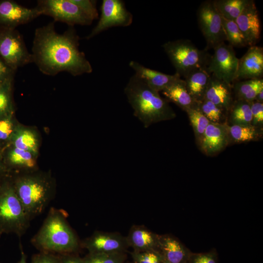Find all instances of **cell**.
Returning a JSON list of instances; mask_svg holds the SVG:
<instances>
[{
	"label": "cell",
	"instance_id": "cell-1",
	"mask_svg": "<svg viewBox=\"0 0 263 263\" xmlns=\"http://www.w3.org/2000/svg\"><path fill=\"white\" fill-rule=\"evenodd\" d=\"M79 40L73 26L62 34L56 31L54 21L38 28L33 42V61L48 75L63 71L73 76L91 73V63L79 49Z\"/></svg>",
	"mask_w": 263,
	"mask_h": 263
},
{
	"label": "cell",
	"instance_id": "cell-2",
	"mask_svg": "<svg viewBox=\"0 0 263 263\" xmlns=\"http://www.w3.org/2000/svg\"><path fill=\"white\" fill-rule=\"evenodd\" d=\"M63 209L51 207L44 222L31 242L40 252L56 254L73 253L80 242L67 220Z\"/></svg>",
	"mask_w": 263,
	"mask_h": 263
},
{
	"label": "cell",
	"instance_id": "cell-3",
	"mask_svg": "<svg viewBox=\"0 0 263 263\" xmlns=\"http://www.w3.org/2000/svg\"><path fill=\"white\" fill-rule=\"evenodd\" d=\"M124 93L133 110L134 115L145 128L176 117L169 102L135 75L130 77Z\"/></svg>",
	"mask_w": 263,
	"mask_h": 263
},
{
	"label": "cell",
	"instance_id": "cell-4",
	"mask_svg": "<svg viewBox=\"0 0 263 263\" xmlns=\"http://www.w3.org/2000/svg\"><path fill=\"white\" fill-rule=\"evenodd\" d=\"M15 191L28 219L41 214L53 199L55 183L48 173L27 172L11 177Z\"/></svg>",
	"mask_w": 263,
	"mask_h": 263
},
{
	"label": "cell",
	"instance_id": "cell-5",
	"mask_svg": "<svg viewBox=\"0 0 263 263\" xmlns=\"http://www.w3.org/2000/svg\"><path fill=\"white\" fill-rule=\"evenodd\" d=\"M5 176L0 181V235L14 233L20 238L31 221L17 195L11 178Z\"/></svg>",
	"mask_w": 263,
	"mask_h": 263
},
{
	"label": "cell",
	"instance_id": "cell-6",
	"mask_svg": "<svg viewBox=\"0 0 263 263\" xmlns=\"http://www.w3.org/2000/svg\"><path fill=\"white\" fill-rule=\"evenodd\" d=\"M162 46L176 73L185 78L194 70L208 66L211 55L206 49L198 48L190 40L169 41Z\"/></svg>",
	"mask_w": 263,
	"mask_h": 263
},
{
	"label": "cell",
	"instance_id": "cell-7",
	"mask_svg": "<svg viewBox=\"0 0 263 263\" xmlns=\"http://www.w3.org/2000/svg\"><path fill=\"white\" fill-rule=\"evenodd\" d=\"M0 56L12 69L33 62L20 34L16 29L0 28Z\"/></svg>",
	"mask_w": 263,
	"mask_h": 263
},
{
	"label": "cell",
	"instance_id": "cell-8",
	"mask_svg": "<svg viewBox=\"0 0 263 263\" xmlns=\"http://www.w3.org/2000/svg\"><path fill=\"white\" fill-rule=\"evenodd\" d=\"M36 7L42 15L50 16L55 21L66 23L70 26L89 25L93 21L71 0H39Z\"/></svg>",
	"mask_w": 263,
	"mask_h": 263
},
{
	"label": "cell",
	"instance_id": "cell-9",
	"mask_svg": "<svg viewBox=\"0 0 263 263\" xmlns=\"http://www.w3.org/2000/svg\"><path fill=\"white\" fill-rule=\"evenodd\" d=\"M197 15L199 26L207 44V50L213 49L226 41L222 18L214 6L213 0L202 2Z\"/></svg>",
	"mask_w": 263,
	"mask_h": 263
},
{
	"label": "cell",
	"instance_id": "cell-10",
	"mask_svg": "<svg viewBox=\"0 0 263 263\" xmlns=\"http://www.w3.org/2000/svg\"><path fill=\"white\" fill-rule=\"evenodd\" d=\"M207 69L216 78L232 85L235 81L239 58L233 47L222 42L213 48Z\"/></svg>",
	"mask_w": 263,
	"mask_h": 263
},
{
	"label": "cell",
	"instance_id": "cell-11",
	"mask_svg": "<svg viewBox=\"0 0 263 263\" xmlns=\"http://www.w3.org/2000/svg\"><path fill=\"white\" fill-rule=\"evenodd\" d=\"M101 16L96 25L86 38L91 39L107 29L116 26L130 25L133 20L132 14L121 0H103L101 7Z\"/></svg>",
	"mask_w": 263,
	"mask_h": 263
},
{
	"label": "cell",
	"instance_id": "cell-12",
	"mask_svg": "<svg viewBox=\"0 0 263 263\" xmlns=\"http://www.w3.org/2000/svg\"><path fill=\"white\" fill-rule=\"evenodd\" d=\"M89 253L124 252L129 246L126 237L115 232L96 231L80 242Z\"/></svg>",
	"mask_w": 263,
	"mask_h": 263
},
{
	"label": "cell",
	"instance_id": "cell-13",
	"mask_svg": "<svg viewBox=\"0 0 263 263\" xmlns=\"http://www.w3.org/2000/svg\"><path fill=\"white\" fill-rule=\"evenodd\" d=\"M41 15L36 7L28 8L13 0H0V28L16 29Z\"/></svg>",
	"mask_w": 263,
	"mask_h": 263
},
{
	"label": "cell",
	"instance_id": "cell-14",
	"mask_svg": "<svg viewBox=\"0 0 263 263\" xmlns=\"http://www.w3.org/2000/svg\"><path fill=\"white\" fill-rule=\"evenodd\" d=\"M230 143L225 124L210 122L198 147L205 155L211 156L223 151Z\"/></svg>",
	"mask_w": 263,
	"mask_h": 263
},
{
	"label": "cell",
	"instance_id": "cell-15",
	"mask_svg": "<svg viewBox=\"0 0 263 263\" xmlns=\"http://www.w3.org/2000/svg\"><path fill=\"white\" fill-rule=\"evenodd\" d=\"M263 75V48L256 45L250 46L239 59L235 81L262 78Z\"/></svg>",
	"mask_w": 263,
	"mask_h": 263
},
{
	"label": "cell",
	"instance_id": "cell-16",
	"mask_svg": "<svg viewBox=\"0 0 263 263\" xmlns=\"http://www.w3.org/2000/svg\"><path fill=\"white\" fill-rule=\"evenodd\" d=\"M235 21L248 46L255 45L261 37V25L258 11L254 0H251Z\"/></svg>",
	"mask_w": 263,
	"mask_h": 263
},
{
	"label": "cell",
	"instance_id": "cell-17",
	"mask_svg": "<svg viewBox=\"0 0 263 263\" xmlns=\"http://www.w3.org/2000/svg\"><path fill=\"white\" fill-rule=\"evenodd\" d=\"M129 66L135 72L134 75L150 88L159 93L181 78V76L176 73L174 75L166 74L146 67L135 61H130Z\"/></svg>",
	"mask_w": 263,
	"mask_h": 263
},
{
	"label": "cell",
	"instance_id": "cell-18",
	"mask_svg": "<svg viewBox=\"0 0 263 263\" xmlns=\"http://www.w3.org/2000/svg\"><path fill=\"white\" fill-rule=\"evenodd\" d=\"M157 250L170 263H187L191 252L176 238L159 235Z\"/></svg>",
	"mask_w": 263,
	"mask_h": 263
},
{
	"label": "cell",
	"instance_id": "cell-19",
	"mask_svg": "<svg viewBox=\"0 0 263 263\" xmlns=\"http://www.w3.org/2000/svg\"><path fill=\"white\" fill-rule=\"evenodd\" d=\"M204 99L228 111L235 100L232 85L211 75Z\"/></svg>",
	"mask_w": 263,
	"mask_h": 263
},
{
	"label": "cell",
	"instance_id": "cell-20",
	"mask_svg": "<svg viewBox=\"0 0 263 263\" xmlns=\"http://www.w3.org/2000/svg\"><path fill=\"white\" fill-rule=\"evenodd\" d=\"M159 235L144 226L134 225L131 228L126 239L129 246L132 247L134 251L157 250Z\"/></svg>",
	"mask_w": 263,
	"mask_h": 263
},
{
	"label": "cell",
	"instance_id": "cell-21",
	"mask_svg": "<svg viewBox=\"0 0 263 263\" xmlns=\"http://www.w3.org/2000/svg\"><path fill=\"white\" fill-rule=\"evenodd\" d=\"M161 92L167 100L174 103L185 112L189 109L198 107V103L189 95L185 80L181 78L169 85Z\"/></svg>",
	"mask_w": 263,
	"mask_h": 263
},
{
	"label": "cell",
	"instance_id": "cell-22",
	"mask_svg": "<svg viewBox=\"0 0 263 263\" xmlns=\"http://www.w3.org/2000/svg\"><path fill=\"white\" fill-rule=\"evenodd\" d=\"M210 77L206 67L194 70L185 78L186 89L196 102L199 103L204 99Z\"/></svg>",
	"mask_w": 263,
	"mask_h": 263
},
{
	"label": "cell",
	"instance_id": "cell-23",
	"mask_svg": "<svg viewBox=\"0 0 263 263\" xmlns=\"http://www.w3.org/2000/svg\"><path fill=\"white\" fill-rule=\"evenodd\" d=\"M11 146L32 152L37 156L39 150V140L32 130L17 125L9 142Z\"/></svg>",
	"mask_w": 263,
	"mask_h": 263
},
{
	"label": "cell",
	"instance_id": "cell-24",
	"mask_svg": "<svg viewBox=\"0 0 263 263\" xmlns=\"http://www.w3.org/2000/svg\"><path fill=\"white\" fill-rule=\"evenodd\" d=\"M232 89L235 99L251 102L257 94L263 90V78L249 79L234 81Z\"/></svg>",
	"mask_w": 263,
	"mask_h": 263
},
{
	"label": "cell",
	"instance_id": "cell-25",
	"mask_svg": "<svg viewBox=\"0 0 263 263\" xmlns=\"http://www.w3.org/2000/svg\"><path fill=\"white\" fill-rule=\"evenodd\" d=\"M37 157L31 152L11 146L7 152L6 162L12 168L31 172L36 167Z\"/></svg>",
	"mask_w": 263,
	"mask_h": 263
},
{
	"label": "cell",
	"instance_id": "cell-26",
	"mask_svg": "<svg viewBox=\"0 0 263 263\" xmlns=\"http://www.w3.org/2000/svg\"><path fill=\"white\" fill-rule=\"evenodd\" d=\"M252 114L250 102L235 99L227 111L226 124L228 125H250Z\"/></svg>",
	"mask_w": 263,
	"mask_h": 263
},
{
	"label": "cell",
	"instance_id": "cell-27",
	"mask_svg": "<svg viewBox=\"0 0 263 263\" xmlns=\"http://www.w3.org/2000/svg\"><path fill=\"white\" fill-rule=\"evenodd\" d=\"M230 143H245L258 140L263 135V129L250 125H228L225 124Z\"/></svg>",
	"mask_w": 263,
	"mask_h": 263
},
{
	"label": "cell",
	"instance_id": "cell-28",
	"mask_svg": "<svg viewBox=\"0 0 263 263\" xmlns=\"http://www.w3.org/2000/svg\"><path fill=\"white\" fill-rule=\"evenodd\" d=\"M251 0H214L213 2L222 17L235 21Z\"/></svg>",
	"mask_w": 263,
	"mask_h": 263
},
{
	"label": "cell",
	"instance_id": "cell-29",
	"mask_svg": "<svg viewBox=\"0 0 263 263\" xmlns=\"http://www.w3.org/2000/svg\"><path fill=\"white\" fill-rule=\"evenodd\" d=\"M198 108L210 123L226 124L227 110L206 99L198 103Z\"/></svg>",
	"mask_w": 263,
	"mask_h": 263
},
{
	"label": "cell",
	"instance_id": "cell-30",
	"mask_svg": "<svg viewBox=\"0 0 263 263\" xmlns=\"http://www.w3.org/2000/svg\"><path fill=\"white\" fill-rule=\"evenodd\" d=\"M185 112L188 117L194 132L196 143L199 146L205 131L210 122L200 111L198 107L189 109Z\"/></svg>",
	"mask_w": 263,
	"mask_h": 263
},
{
	"label": "cell",
	"instance_id": "cell-31",
	"mask_svg": "<svg viewBox=\"0 0 263 263\" xmlns=\"http://www.w3.org/2000/svg\"><path fill=\"white\" fill-rule=\"evenodd\" d=\"M222 23L226 40L233 47H243L248 46L247 43L234 20H228L223 17Z\"/></svg>",
	"mask_w": 263,
	"mask_h": 263
},
{
	"label": "cell",
	"instance_id": "cell-32",
	"mask_svg": "<svg viewBox=\"0 0 263 263\" xmlns=\"http://www.w3.org/2000/svg\"><path fill=\"white\" fill-rule=\"evenodd\" d=\"M14 79L9 80L0 85V118L14 114L12 99Z\"/></svg>",
	"mask_w": 263,
	"mask_h": 263
},
{
	"label": "cell",
	"instance_id": "cell-33",
	"mask_svg": "<svg viewBox=\"0 0 263 263\" xmlns=\"http://www.w3.org/2000/svg\"><path fill=\"white\" fill-rule=\"evenodd\" d=\"M124 252L89 253L83 258L85 263H124Z\"/></svg>",
	"mask_w": 263,
	"mask_h": 263
},
{
	"label": "cell",
	"instance_id": "cell-34",
	"mask_svg": "<svg viewBox=\"0 0 263 263\" xmlns=\"http://www.w3.org/2000/svg\"><path fill=\"white\" fill-rule=\"evenodd\" d=\"M17 125L15 122L14 114L0 118V141L9 143Z\"/></svg>",
	"mask_w": 263,
	"mask_h": 263
},
{
	"label": "cell",
	"instance_id": "cell-35",
	"mask_svg": "<svg viewBox=\"0 0 263 263\" xmlns=\"http://www.w3.org/2000/svg\"><path fill=\"white\" fill-rule=\"evenodd\" d=\"M132 256L134 263H162L164 259L157 250L133 251Z\"/></svg>",
	"mask_w": 263,
	"mask_h": 263
},
{
	"label": "cell",
	"instance_id": "cell-36",
	"mask_svg": "<svg viewBox=\"0 0 263 263\" xmlns=\"http://www.w3.org/2000/svg\"><path fill=\"white\" fill-rule=\"evenodd\" d=\"M75 5L92 20L97 19L98 13L96 8V2L91 0H71Z\"/></svg>",
	"mask_w": 263,
	"mask_h": 263
},
{
	"label": "cell",
	"instance_id": "cell-37",
	"mask_svg": "<svg viewBox=\"0 0 263 263\" xmlns=\"http://www.w3.org/2000/svg\"><path fill=\"white\" fill-rule=\"evenodd\" d=\"M188 262V263H218V257L215 250L199 253L191 252Z\"/></svg>",
	"mask_w": 263,
	"mask_h": 263
},
{
	"label": "cell",
	"instance_id": "cell-38",
	"mask_svg": "<svg viewBox=\"0 0 263 263\" xmlns=\"http://www.w3.org/2000/svg\"><path fill=\"white\" fill-rule=\"evenodd\" d=\"M252 114L251 125L263 129V103L253 101L250 102Z\"/></svg>",
	"mask_w": 263,
	"mask_h": 263
},
{
	"label": "cell",
	"instance_id": "cell-39",
	"mask_svg": "<svg viewBox=\"0 0 263 263\" xmlns=\"http://www.w3.org/2000/svg\"><path fill=\"white\" fill-rule=\"evenodd\" d=\"M31 263H62L58 254L40 252L32 258Z\"/></svg>",
	"mask_w": 263,
	"mask_h": 263
},
{
	"label": "cell",
	"instance_id": "cell-40",
	"mask_svg": "<svg viewBox=\"0 0 263 263\" xmlns=\"http://www.w3.org/2000/svg\"><path fill=\"white\" fill-rule=\"evenodd\" d=\"M16 71L9 66L0 56V85L14 79Z\"/></svg>",
	"mask_w": 263,
	"mask_h": 263
},
{
	"label": "cell",
	"instance_id": "cell-41",
	"mask_svg": "<svg viewBox=\"0 0 263 263\" xmlns=\"http://www.w3.org/2000/svg\"><path fill=\"white\" fill-rule=\"evenodd\" d=\"M73 253L58 254L62 263H85L83 258Z\"/></svg>",
	"mask_w": 263,
	"mask_h": 263
},
{
	"label": "cell",
	"instance_id": "cell-42",
	"mask_svg": "<svg viewBox=\"0 0 263 263\" xmlns=\"http://www.w3.org/2000/svg\"><path fill=\"white\" fill-rule=\"evenodd\" d=\"M8 171V168L3 159L2 155L0 152V177L6 175Z\"/></svg>",
	"mask_w": 263,
	"mask_h": 263
},
{
	"label": "cell",
	"instance_id": "cell-43",
	"mask_svg": "<svg viewBox=\"0 0 263 263\" xmlns=\"http://www.w3.org/2000/svg\"><path fill=\"white\" fill-rule=\"evenodd\" d=\"M20 251H21V257L19 260V261L18 262V263H27V256L24 253L22 245L21 244H20Z\"/></svg>",
	"mask_w": 263,
	"mask_h": 263
},
{
	"label": "cell",
	"instance_id": "cell-44",
	"mask_svg": "<svg viewBox=\"0 0 263 263\" xmlns=\"http://www.w3.org/2000/svg\"><path fill=\"white\" fill-rule=\"evenodd\" d=\"M254 101L260 102L263 103V90H261L256 95Z\"/></svg>",
	"mask_w": 263,
	"mask_h": 263
},
{
	"label": "cell",
	"instance_id": "cell-45",
	"mask_svg": "<svg viewBox=\"0 0 263 263\" xmlns=\"http://www.w3.org/2000/svg\"><path fill=\"white\" fill-rule=\"evenodd\" d=\"M162 263H169L168 261L164 260V261H163V262Z\"/></svg>",
	"mask_w": 263,
	"mask_h": 263
},
{
	"label": "cell",
	"instance_id": "cell-46",
	"mask_svg": "<svg viewBox=\"0 0 263 263\" xmlns=\"http://www.w3.org/2000/svg\"><path fill=\"white\" fill-rule=\"evenodd\" d=\"M2 143V142H1V141H0V147H1V146Z\"/></svg>",
	"mask_w": 263,
	"mask_h": 263
},
{
	"label": "cell",
	"instance_id": "cell-47",
	"mask_svg": "<svg viewBox=\"0 0 263 263\" xmlns=\"http://www.w3.org/2000/svg\"><path fill=\"white\" fill-rule=\"evenodd\" d=\"M187 263H188V262Z\"/></svg>",
	"mask_w": 263,
	"mask_h": 263
}]
</instances>
